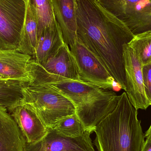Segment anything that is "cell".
Wrapping results in <instances>:
<instances>
[{"label": "cell", "instance_id": "cell-19", "mask_svg": "<svg viewBox=\"0 0 151 151\" xmlns=\"http://www.w3.org/2000/svg\"><path fill=\"white\" fill-rule=\"evenodd\" d=\"M128 45L133 49L142 66L151 63V31L135 35Z\"/></svg>", "mask_w": 151, "mask_h": 151}, {"label": "cell", "instance_id": "cell-2", "mask_svg": "<svg viewBox=\"0 0 151 151\" xmlns=\"http://www.w3.org/2000/svg\"><path fill=\"white\" fill-rule=\"evenodd\" d=\"M27 70L31 82L50 85L70 99L76 115L87 129L94 132L96 125L115 108L119 96L109 89L103 88L82 81L51 75L32 68Z\"/></svg>", "mask_w": 151, "mask_h": 151}, {"label": "cell", "instance_id": "cell-20", "mask_svg": "<svg viewBox=\"0 0 151 151\" xmlns=\"http://www.w3.org/2000/svg\"><path fill=\"white\" fill-rule=\"evenodd\" d=\"M52 129L60 134L71 137L81 136L88 130L76 113L59 120Z\"/></svg>", "mask_w": 151, "mask_h": 151}, {"label": "cell", "instance_id": "cell-18", "mask_svg": "<svg viewBox=\"0 0 151 151\" xmlns=\"http://www.w3.org/2000/svg\"><path fill=\"white\" fill-rule=\"evenodd\" d=\"M35 13L38 24V38L42 31L56 26L52 0H27Z\"/></svg>", "mask_w": 151, "mask_h": 151}, {"label": "cell", "instance_id": "cell-21", "mask_svg": "<svg viewBox=\"0 0 151 151\" xmlns=\"http://www.w3.org/2000/svg\"><path fill=\"white\" fill-rule=\"evenodd\" d=\"M142 74L145 91L151 104V63L142 66Z\"/></svg>", "mask_w": 151, "mask_h": 151}, {"label": "cell", "instance_id": "cell-9", "mask_svg": "<svg viewBox=\"0 0 151 151\" xmlns=\"http://www.w3.org/2000/svg\"><path fill=\"white\" fill-rule=\"evenodd\" d=\"M46 136L38 142L26 143L25 151H95L90 138L92 131L88 129L82 135L71 137L48 128Z\"/></svg>", "mask_w": 151, "mask_h": 151}, {"label": "cell", "instance_id": "cell-22", "mask_svg": "<svg viewBox=\"0 0 151 151\" xmlns=\"http://www.w3.org/2000/svg\"><path fill=\"white\" fill-rule=\"evenodd\" d=\"M142 151H151V138H146Z\"/></svg>", "mask_w": 151, "mask_h": 151}, {"label": "cell", "instance_id": "cell-13", "mask_svg": "<svg viewBox=\"0 0 151 151\" xmlns=\"http://www.w3.org/2000/svg\"><path fill=\"white\" fill-rule=\"evenodd\" d=\"M31 56L24 55L17 50L0 49V74L6 79L31 81L27 70Z\"/></svg>", "mask_w": 151, "mask_h": 151}, {"label": "cell", "instance_id": "cell-16", "mask_svg": "<svg viewBox=\"0 0 151 151\" xmlns=\"http://www.w3.org/2000/svg\"><path fill=\"white\" fill-rule=\"evenodd\" d=\"M38 41V24L35 13L28 1L27 3L25 18L19 38V52L31 56L35 52Z\"/></svg>", "mask_w": 151, "mask_h": 151}, {"label": "cell", "instance_id": "cell-26", "mask_svg": "<svg viewBox=\"0 0 151 151\" xmlns=\"http://www.w3.org/2000/svg\"><path fill=\"white\" fill-rule=\"evenodd\" d=\"M148 1H149V2L151 4V0H148Z\"/></svg>", "mask_w": 151, "mask_h": 151}, {"label": "cell", "instance_id": "cell-24", "mask_svg": "<svg viewBox=\"0 0 151 151\" xmlns=\"http://www.w3.org/2000/svg\"><path fill=\"white\" fill-rule=\"evenodd\" d=\"M6 79L5 77H4V76H3L1 75L0 74V80H2V79Z\"/></svg>", "mask_w": 151, "mask_h": 151}, {"label": "cell", "instance_id": "cell-25", "mask_svg": "<svg viewBox=\"0 0 151 151\" xmlns=\"http://www.w3.org/2000/svg\"><path fill=\"white\" fill-rule=\"evenodd\" d=\"M23 1H24L26 3H27V0H23Z\"/></svg>", "mask_w": 151, "mask_h": 151}, {"label": "cell", "instance_id": "cell-11", "mask_svg": "<svg viewBox=\"0 0 151 151\" xmlns=\"http://www.w3.org/2000/svg\"><path fill=\"white\" fill-rule=\"evenodd\" d=\"M28 65L37 70L50 75L81 81L75 58L65 42L44 63L39 64L32 58Z\"/></svg>", "mask_w": 151, "mask_h": 151}, {"label": "cell", "instance_id": "cell-7", "mask_svg": "<svg viewBox=\"0 0 151 151\" xmlns=\"http://www.w3.org/2000/svg\"><path fill=\"white\" fill-rule=\"evenodd\" d=\"M26 6L23 0H0V49L17 50Z\"/></svg>", "mask_w": 151, "mask_h": 151}, {"label": "cell", "instance_id": "cell-4", "mask_svg": "<svg viewBox=\"0 0 151 151\" xmlns=\"http://www.w3.org/2000/svg\"><path fill=\"white\" fill-rule=\"evenodd\" d=\"M22 103L32 107L48 128L63 118L75 113L72 102L55 89L44 83H26Z\"/></svg>", "mask_w": 151, "mask_h": 151}, {"label": "cell", "instance_id": "cell-8", "mask_svg": "<svg viewBox=\"0 0 151 151\" xmlns=\"http://www.w3.org/2000/svg\"><path fill=\"white\" fill-rule=\"evenodd\" d=\"M123 58L126 80L125 92L137 109L146 110L151 104L145 91L142 66L128 44L123 46Z\"/></svg>", "mask_w": 151, "mask_h": 151}, {"label": "cell", "instance_id": "cell-3", "mask_svg": "<svg viewBox=\"0 0 151 151\" xmlns=\"http://www.w3.org/2000/svg\"><path fill=\"white\" fill-rule=\"evenodd\" d=\"M137 109L127 93L119 96L115 108L96 126L94 144L98 151H142L145 136Z\"/></svg>", "mask_w": 151, "mask_h": 151}, {"label": "cell", "instance_id": "cell-6", "mask_svg": "<svg viewBox=\"0 0 151 151\" xmlns=\"http://www.w3.org/2000/svg\"><path fill=\"white\" fill-rule=\"evenodd\" d=\"M75 58L81 81L105 89H121L99 59L79 40L70 48Z\"/></svg>", "mask_w": 151, "mask_h": 151}, {"label": "cell", "instance_id": "cell-23", "mask_svg": "<svg viewBox=\"0 0 151 151\" xmlns=\"http://www.w3.org/2000/svg\"><path fill=\"white\" fill-rule=\"evenodd\" d=\"M145 137H146V138H151V124L150 126V127L149 128V129L145 133Z\"/></svg>", "mask_w": 151, "mask_h": 151}, {"label": "cell", "instance_id": "cell-5", "mask_svg": "<svg viewBox=\"0 0 151 151\" xmlns=\"http://www.w3.org/2000/svg\"><path fill=\"white\" fill-rule=\"evenodd\" d=\"M123 22L134 35L151 31V4L148 0H97Z\"/></svg>", "mask_w": 151, "mask_h": 151}, {"label": "cell", "instance_id": "cell-1", "mask_svg": "<svg viewBox=\"0 0 151 151\" xmlns=\"http://www.w3.org/2000/svg\"><path fill=\"white\" fill-rule=\"evenodd\" d=\"M76 35L126 90L123 46L135 35L97 0H76Z\"/></svg>", "mask_w": 151, "mask_h": 151}, {"label": "cell", "instance_id": "cell-17", "mask_svg": "<svg viewBox=\"0 0 151 151\" xmlns=\"http://www.w3.org/2000/svg\"><path fill=\"white\" fill-rule=\"evenodd\" d=\"M26 83L19 80H0V106L8 110L21 104L23 99V88Z\"/></svg>", "mask_w": 151, "mask_h": 151}, {"label": "cell", "instance_id": "cell-15", "mask_svg": "<svg viewBox=\"0 0 151 151\" xmlns=\"http://www.w3.org/2000/svg\"><path fill=\"white\" fill-rule=\"evenodd\" d=\"M65 43L63 34L58 24L54 27L42 31L38 38L35 52L32 58L39 64L45 63Z\"/></svg>", "mask_w": 151, "mask_h": 151}, {"label": "cell", "instance_id": "cell-12", "mask_svg": "<svg viewBox=\"0 0 151 151\" xmlns=\"http://www.w3.org/2000/svg\"><path fill=\"white\" fill-rule=\"evenodd\" d=\"M56 21L65 42L70 48L77 40L76 0H52Z\"/></svg>", "mask_w": 151, "mask_h": 151}, {"label": "cell", "instance_id": "cell-14", "mask_svg": "<svg viewBox=\"0 0 151 151\" xmlns=\"http://www.w3.org/2000/svg\"><path fill=\"white\" fill-rule=\"evenodd\" d=\"M25 139L8 110L0 106V151H25Z\"/></svg>", "mask_w": 151, "mask_h": 151}, {"label": "cell", "instance_id": "cell-10", "mask_svg": "<svg viewBox=\"0 0 151 151\" xmlns=\"http://www.w3.org/2000/svg\"><path fill=\"white\" fill-rule=\"evenodd\" d=\"M8 111L17 124L27 143L38 142L47 134L48 128L28 104L21 103Z\"/></svg>", "mask_w": 151, "mask_h": 151}]
</instances>
